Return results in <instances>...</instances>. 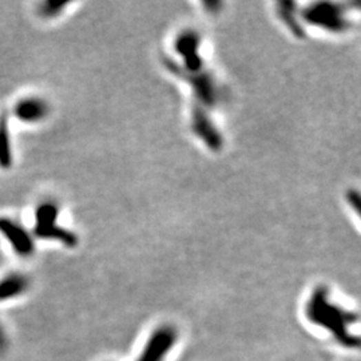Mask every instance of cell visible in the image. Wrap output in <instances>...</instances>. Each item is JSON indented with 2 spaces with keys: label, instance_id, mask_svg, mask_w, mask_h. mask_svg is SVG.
<instances>
[{
  "label": "cell",
  "instance_id": "1",
  "mask_svg": "<svg viewBox=\"0 0 361 361\" xmlns=\"http://www.w3.org/2000/svg\"><path fill=\"white\" fill-rule=\"evenodd\" d=\"M17 225L18 224L10 218L0 220V231L4 234V238L11 243V247L18 254L28 256L32 251L31 238L22 227Z\"/></svg>",
  "mask_w": 361,
  "mask_h": 361
},
{
  "label": "cell",
  "instance_id": "2",
  "mask_svg": "<svg viewBox=\"0 0 361 361\" xmlns=\"http://www.w3.org/2000/svg\"><path fill=\"white\" fill-rule=\"evenodd\" d=\"M14 112H15L17 118L23 122L35 123L45 118L48 109L42 99L28 96V98H23L21 101H18Z\"/></svg>",
  "mask_w": 361,
  "mask_h": 361
},
{
  "label": "cell",
  "instance_id": "3",
  "mask_svg": "<svg viewBox=\"0 0 361 361\" xmlns=\"http://www.w3.org/2000/svg\"><path fill=\"white\" fill-rule=\"evenodd\" d=\"M30 285L28 277L21 273H11L0 280V301L22 296Z\"/></svg>",
  "mask_w": 361,
  "mask_h": 361
},
{
  "label": "cell",
  "instance_id": "4",
  "mask_svg": "<svg viewBox=\"0 0 361 361\" xmlns=\"http://www.w3.org/2000/svg\"><path fill=\"white\" fill-rule=\"evenodd\" d=\"M3 338H4V335H3V331H1V328H0V347L4 345V342H3L4 340H3Z\"/></svg>",
  "mask_w": 361,
  "mask_h": 361
}]
</instances>
